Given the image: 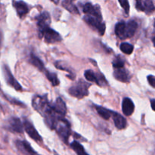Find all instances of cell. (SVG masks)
Wrapping results in <instances>:
<instances>
[{
    "mask_svg": "<svg viewBox=\"0 0 155 155\" xmlns=\"http://www.w3.org/2000/svg\"><path fill=\"white\" fill-rule=\"evenodd\" d=\"M154 33H155V19H154Z\"/></svg>",
    "mask_w": 155,
    "mask_h": 155,
    "instance_id": "obj_33",
    "label": "cell"
},
{
    "mask_svg": "<svg viewBox=\"0 0 155 155\" xmlns=\"http://www.w3.org/2000/svg\"><path fill=\"white\" fill-rule=\"evenodd\" d=\"M17 148L25 155H36V152L30 146V143L25 140H17L15 142Z\"/></svg>",
    "mask_w": 155,
    "mask_h": 155,
    "instance_id": "obj_15",
    "label": "cell"
},
{
    "mask_svg": "<svg viewBox=\"0 0 155 155\" xmlns=\"http://www.w3.org/2000/svg\"><path fill=\"white\" fill-rule=\"evenodd\" d=\"M8 98V101L12 103V104H17V105H24V104H22V102H20V101H18V100H15V99H14V98Z\"/></svg>",
    "mask_w": 155,
    "mask_h": 155,
    "instance_id": "obj_30",
    "label": "cell"
},
{
    "mask_svg": "<svg viewBox=\"0 0 155 155\" xmlns=\"http://www.w3.org/2000/svg\"><path fill=\"white\" fill-rule=\"evenodd\" d=\"M5 129L11 132L17 133H22L24 132V124L21 122V120L18 117H12L7 120V124Z\"/></svg>",
    "mask_w": 155,
    "mask_h": 155,
    "instance_id": "obj_8",
    "label": "cell"
},
{
    "mask_svg": "<svg viewBox=\"0 0 155 155\" xmlns=\"http://www.w3.org/2000/svg\"><path fill=\"white\" fill-rule=\"evenodd\" d=\"M36 21L38 31H39V30L46 28V27H49L50 24H51V17L48 12H43L36 17Z\"/></svg>",
    "mask_w": 155,
    "mask_h": 155,
    "instance_id": "obj_13",
    "label": "cell"
},
{
    "mask_svg": "<svg viewBox=\"0 0 155 155\" xmlns=\"http://www.w3.org/2000/svg\"><path fill=\"white\" fill-rule=\"evenodd\" d=\"M119 3L122 6L123 8L124 9L126 14L128 15L129 12H130V3H129V2L126 1V0H119Z\"/></svg>",
    "mask_w": 155,
    "mask_h": 155,
    "instance_id": "obj_28",
    "label": "cell"
},
{
    "mask_svg": "<svg viewBox=\"0 0 155 155\" xmlns=\"http://www.w3.org/2000/svg\"><path fill=\"white\" fill-rule=\"evenodd\" d=\"M124 64H125V60L120 55H117L112 61V65L114 70L124 68Z\"/></svg>",
    "mask_w": 155,
    "mask_h": 155,
    "instance_id": "obj_25",
    "label": "cell"
},
{
    "mask_svg": "<svg viewBox=\"0 0 155 155\" xmlns=\"http://www.w3.org/2000/svg\"><path fill=\"white\" fill-rule=\"evenodd\" d=\"M54 65H55L56 68H58V69L62 70V71H68V72H69L70 74H73L72 71H71L70 69H68V68H67L66 64H64L63 62H61V61H56L55 63H54Z\"/></svg>",
    "mask_w": 155,
    "mask_h": 155,
    "instance_id": "obj_27",
    "label": "cell"
},
{
    "mask_svg": "<svg viewBox=\"0 0 155 155\" xmlns=\"http://www.w3.org/2000/svg\"><path fill=\"white\" fill-rule=\"evenodd\" d=\"M83 20H84V21L88 25H89L91 27L96 30L101 36H103L104 34L106 27L105 24L103 22L102 20L87 15L83 17Z\"/></svg>",
    "mask_w": 155,
    "mask_h": 155,
    "instance_id": "obj_6",
    "label": "cell"
},
{
    "mask_svg": "<svg viewBox=\"0 0 155 155\" xmlns=\"http://www.w3.org/2000/svg\"><path fill=\"white\" fill-rule=\"evenodd\" d=\"M136 8L138 11L145 12L147 15H150L155 11L154 2L151 0H137Z\"/></svg>",
    "mask_w": 155,
    "mask_h": 155,
    "instance_id": "obj_12",
    "label": "cell"
},
{
    "mask_svg": "<svg viewBox=\"0 0 155 155\" xmlns=\"http://www.w3.org/2000/svg\"><path fill=\"white\" fill-rule=\"evenodd\" d=\"M114 77L117 80L122 83H129L130 80V74L125 68H120V69H115L114 71Z\"/></svg>",
    "mask_w": 155,
    "mask_h": 155,
    "instance_id": "obj_18",
    "label": "cell"
},
{
    "mask_svg": "<svg viewBox=\"0 0 155 155\" xmlns=\"http://www.w3.org/2000/svg\"><path fill=\"white\" fill-rule=\"evenodd\" d=\"M147 79H148V83L150 84V86H152L153 88H154L155 89V77L154 76H153V75L148 76Z\"/></svg>",
    "mask_w": 155,
    "mask_h": 155,
    "instance_id": "obj_29",
    "label": "cell"
},
{
    "mask_svg": "<svg viewBox=\"0 0 155 155\" xmlns=\"http://www.w3.org/2000/svg\"><path fill=\"white\" fill-rule=\"evenodd\" d=\"M135 110V104L130 98H124L122 101V111L127 117L131 116Z\"/></svg>",
    "mask_w": 155,
    "mask_h": 155,
    "instance_id": "obj_17",
    "label": "cell"
},
{
    "mask_svg": "<svg viewBox=\"0 0 155 155\" xmlns=\"http://www.w3.org/2000/svg\"><path fill=\"white\" fill-rule=\"evenodd\" d=\"M52 110L60 117H64L67 114V106L61 98H58L54 103H51Z\"/></svg>",
    "mask_w": 155,
    "mask_h": 155,
    "instance_id": "obj_14",
    "label": "cell"
},
{
    "mask_svg": "<svg viewBox=\"0 0 155 155\" xmlns=\"http://www.w3.org/2000/svg\"><path fill=\"white\" fill-rule=\"evenodd\" d=\"M23 124H24V130H25V132L27 133V135H28L32 139H33V140L36 141V142H41V141H42V137H41V136L39 134L37 130L35 129L33 124H32L29 120L24 118V121H23Z\"/></svg>",
    "mask_w": 155,
    "mask_h": 155,
    "instance_id": "obj_11",
    "label": "cell"
},
{
    "mask_svg": "<svg viewBox=\"0 0 155 155\" xmlns=\"http://www.w3.org/2000/svg\"><path fill=\"white\" fill-rule=\"evenodd\" d=\"M151 107H152L153 110L155 111V99L151 100Z\"/></svg>",
    "mask_w": 155,
    "mask_h": 155,
    "instance_id": "obj_31",
    "label": "cell"
},
{
    "mask_svg": "<svg viewBox=\"0 0 155 155\" xmlns=\"http://www.w3.org/2000/svg\"><path fill=\"white\" fill-rule=\"evenodd\" d=\"M3 74H4L5 79V81L10 86L13 87L15 90L17 91H21L22 90V87L20 85V83L15 80V78L14 77V76L12 75V72H11L10 69L8 68V67L7 65L4 64L2 68Z\"/></svg>",
    "mask_w": 155,
    "mask_h": 155,
    "instance_id": "obj_10",
    "label": "cell"
},
{
    "mask_svg": "<svg viewBox=\"0 0 155 155\" xmlns=\"http://www.w3.org/2000/svg\"><path fill=\"white\" fill-rule=\"evenodd\" d=\"M90 86V83H87L82 79H80L75 84L69 88L68 93L71 96L80 99L89 95V89Z\"/></svg>",
    "mask_w": 155,
    "mask_h": 155,
    "instance_id": "obj_2",
    "label": "cell"
},
{
    "mask_svg": "<svg viewBox=\"0 0 155 155\" xmlns=\"http://www.w3.org/2000/svg\"><path fill=\"white\" fill-rule=\"evenodd\" d=\"M138 28V23L135 20H130L128 22L121 21L115 25V34L120 39L131 38L136 33Z\"/></svg>",
    "mask_w": 155,
    "mask_h": 155,
    "instance_id": "obj_1",
    "label": "cell"
},
{
    "mask_svg": "<svg viewBox=\"0 0 155 155\" xmlns=\"http://www.w3.org/2000/svg\"><path fill=\"white\" fill-rule=\"evenodd\" d=\"M95 106V110L97 111V113L99 114V116L101 117H102L103 119L107 120L110 119V117H112V115H113L114 111L111 110H109V109L105 108V107H103L99 105H94Z\"/></svg>",
    "mask_w": 155,
    "mask_h": 155,
    "instance_id": "obj_21",
    "label": "cell"
},
{
    "mask_svg": "<svg viewBox=\"0 0 155 155\" xmlns=\"http://www.w3.org/2000/svg\"><path fill=\"white\" fill-rule=\"evenodd\" d=\"M84 77L88 81L96 83L101 87H104L108 85L105 77L100 72H95L92 70H86L84 72Z\"/></svg>",
    "mask_w": 155,
    "mask_h": 155,
    "instance_id": "obj_5",
    "label": "cell"
},
{
    "mask_svg": "<svg viewBox=\"0 0 155 155\" xmlns=\"http://www.w3.org/2000/svg\"><path fill=\"white\" fill-rule=\"evenodd\" d=\"M44 73H45L48 80L52 84L53 86H58L59 83H60V81H59L57 74L55 73L51 72V71H47V70H45V71Z\"/></svg>",
    "mask_w": 155,
    "mask_h": 155,
    "instance_id": "obj_23",
    "label": "cell"
},
{
    "mask_svg": "<svg viewBox=\"0 0 155 155\" xmlns=\"http://www.w3.org/2000/svg\"><path fill=\"white\" fill-rule=\"evenodd\" d=\"M120 49L124 54H131L133 53V49H134V47L132 44L129 43V42H122L120 45Z\"/></svg>",
    "mask_w": 155,
    "mask_h": 155,
    "instance_id": "obj_26",
    "label": "cell"
},
{
    "mask_svg": "<svg viewBox=\"0 0 155 155\" xmlns=\"http://www.w3.org/2000/svg\"><path fill=\"white\" fill-rule=\"evenodd\" d=\"M71 148L74 150L77 155H89L85 151L84 148L80 142L74 141L71 143Z\"/></svg>",
    "mask_w": 155,
    "mask_h": 155,
    "instance_id": "obj_22",
    "label": "cell"
},
{
    "mask_svg": "<svg viewBox=\"0 0 155 155\" xmlns=\"http://www.w3.org/2000/svg\"><path fill=\"white\" fill-rule=\"evenodd\" d=\"M64 143H68V139L71 136V124L64 118H61L58 122L54 130Z\"/></svg>",
    "mask_w": 155,
    "mask_h": 155,
    "instance_id": "obj_3",
    "label": "cell"
},
{
    "mask_svg": "<svg viewBox=\"0 0 155 155\" xmlns=\"http://www.w3.org/2000/svg\"><path fill=\"white\" fill-rule=\"evenodd\" d=\"M48 103H49V101L48 100L46 95H34L33 99H32V106L40 114L46 108Z\"/></svg>",
    "mask_w": 155,
    "mask_h": 155,
    "instance_id": "obj_7",
    "label": "cell"
},
{
    "mask_svg": "<svg viewBox=\"0 0 155 155\" xmlns=\"http://www.w3.org/2000/svg\"><path fill=\"white\" fill-rule=\"evenodd\" d=\"M112 118H113L115 127H116L118 130H124V129H125L126 127H127V120H126L125 117H123L122 115L117 113V112L114 111L113 115H112Z\"/></svg>",
    "mask_w": 155,
    "mask_h": 155,
    "instance_id": "obj_19",
    "label": "cell"
},
{
    "mask_svg": "<svg viewBox=\"0 0 155 155\" xmlns=\"http://www.w3.org/2000/svg\"><path fill=\"white\" fill-rule=\"evenodd\" d=\"M152 42H153V44H154V46L155 47V37H154L152 39Z\"/></svg>",
    "mask_w": 155,
    "mask_h": 155,
    "instance_id": "obj_32",
    "label": "cell"
},
{
    "mask_svg": "<svg viewBox=\"0 0 155 155\" xmlns=\"http://www.w3.org/2000/svg\"><path fill=\"white\" fill-rule=\"evenodd\" d=\"M82 9H83V12L87 15H91V16L102 20L101 8L98 5H93L91 2H86L82 6Z\"/></svg>",
    "mask_w": 155,
    "mask_h": 155,
    "instance_id": "obj_9",
    "label": "cell"
},
{
    "mask_svg": "<svg viewBox=\"0 0 155 155\" xmlns=\"http://www.w3.org/2000/svg\"><path fill=\"white\" fill-rule=\"evenodd\" d=\"M62 5L64 8L65 9L70 12L71 13L74 14V15H78L79 14V10L77 8V6L73 3L72 1H63L62 2Z\"/></svg>",
    "mask_w": 155,
    "mask_h": 155,
    "instance_id": "obj_24",
    "label": "cell"
},
{
    "mask_svg": "<svg viewBox=\"0 0 155 155\" xmlns=\"http://www.w3.org/2000/svg\"><path fill=\"white\" fill-rule=\"evenodd\" d=\"M12 4L20 18H24L30 10L28 5L23 1H13Z\"/></svg>",
    "mask_w": 155,
    "mask_h": 155,
    "instance_id": "obj_16",
    "label": "cell"
},
{
    "mask_svg": "<svg viewBox=\"0 0 155 155\" xmlns=\"http://www.w3.org/2000/svg\"><path fill=\"white\" fill-rule=\"evenodd\" d=\"M29 62L32 65L36 67L39 71H42V72H45V66H44L43 62L37 56L35 55L33 53H30V55H29Z\"/></svg>",
    "mask_w": 155,
    "mask_h": 155,
    "instance_id": "obj_20",
    "label": "cell"
},
{
    "mask_svg": "<svg viewBox=\"0 0 155 155\" xmlns=\"http://www.w3.org/2000/svg\"><path fill=\"white\" fill-rule=\"evenodd\" d=\"M38 33L39 38H43L44 41L47 43H55L62 40L61 36L50 27L39 30Z\"/></svg>",
    "mask_w": 155,
    "mask_h": 155,
    "instance_id": "obj_4",
    "label": "cell"
}]
</instances>
